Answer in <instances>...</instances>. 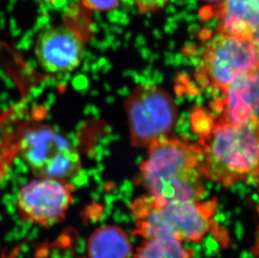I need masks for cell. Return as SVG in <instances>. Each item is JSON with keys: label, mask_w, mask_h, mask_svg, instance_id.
<instances>
[{"label": "cell", "mask_w": 259, "mask_h": 258, "mask_svg": "<svg viewBox=\"0 0 259 258\" xmlns=\"http://www.w3.org/2000/svg\"><path fill=\"white\" fill-rule=\"evenodd\" d=\"M20 153L37 177L66 181L81 170L77 149L68 139L49 127L28 130L20 141Z\"/></svg>", "instance_id": "obj_6"}, {"label": "cell", "mask_w": 259, "mask_h": 258, "mask_svg": "<svg viewBox=\"0 0 259 258\" xmlns=\"http://www.w3.org/2000/svg\"><path fill=\"white\" fill-rule=\"evenodd\" d=\"M259 66V38L218 33L203 52L200 77L223 93L235 80Z\"/></svg>", "instance_id": "obj_4"}, {"label": "cell", "mask_w": 259, "mask_h": 258, "mask_svg": "<svg viewBox=\"0 0 259 258\" xmlns=\"http://www.w3.org/2000/svg\"><path fill=\"white\" fill-rule=\"evenodd\" d=\"M197 144L205 180L230 188L259 185V127L204 117Z\"/></svg>", "instance_id": "obj_1"}, {"label": "cell", "mask_w": 259, "mask_h": 258, "mask_svg": "<svg viewBox=\"0 0 259 258\" xmlns=\"http://www.w3.org/2000/svg\"><path fill=\"white\" fill-rule=\"evenodd\" d=\"M34 56L43 70L52 74L72 72L81 66L84 40L76 29L57 25L43 29L34 44Z\"/></svg>", "instance_id": "obj_8"}, {"label": "cell", "mask_w": 259, "mask_h": 258, "mask_svg": "<svg viewBox=\"0 0 259 258\" xmlns=\"http://www.w3.org/2000/svg\"><path fill=\"white\" fill-rule=\"evenodd\" d=\"M147 148L140 181L148 195L165 200H203L206 180L198 144L167 135Z\"/></svg>", "instance_id": "obj_2"}, {"label": "cell", "mask_w": 259, "mask_h": 258, "mask_svg": "<svg viewBox=\"0 0 259 258\" xmlns=\"http://www.w3.org/2000/svg\"><path fill=\"white\" fill-rule=\"evenodd\" d=\"M140 13L155 12L166 6L171 0H132Z\"/></svg>", "instance_id": "obj_13"}, {"label": "cell", "mask_w": 259, "mask_h": 258, "mask_svg": "<svg viewBox=\"0 0 259 258\" xmlns=\"http://www.w3.org/2000/svg\"><path fill=\"white\" fill-rule=\"evenodd\" d=\"M65 182L38 177L23 185L16 202L25 221L47 227L61 222L73 200L71 187Z\"/></svg>", "instance_id": "obj_7"}, {"label": "cell", "mask_w": 259, "mask_h": 258, "mask_svg": "<svg viewBox=\"0 0 259 258\" xmlns=\"http://www.w3.org/2000/svg\"><path fill=\"white\" fill-rule=\"evenodd\" d=\"M215 109L222 121L259 127V66L223 91Z\"/></svg>", "instance_id": "obj_9"}, {"label": "cell", "mask_w": 259, "mask_h": 258, "mask_svg": "<svg viewBox=\"0 0 259 258\" xmlns=\"http://www.w3.org/2000/svg\"><path fill=\"white\" fill-rule=\"evenodd\" d=\"M203 1H205V2L211 3V4H215V5H218V4L222 2V1H223V0H203Z\"/></svg>", "instance_id": "obj_15"}, {"label": "cell", "mask_w": 259, "mask_h": 258, "mask_svg": "<svg viewBox=\"0 0 259 258\" xmlns=\"http://www.w3.org/2000/svg\"><path fill=\"white\" fill-rule=\"evenodd\" d=\"M130 138L136 148H145L169 135L176 123L177 107L170 94L154 84H143L125 101Z\"/></svg>", "instance_id": "obj_5"}, {"label": "cell", "mask_w": 259, "mask_h": 258, "mask_svg": "<svg viewBox=\"0 0 259 258\" xmlns=\"http://www.w3.org/2000/svg\"><path fill=\"white\" fill-rule=\"evenodd\" d=\"M88 252L90 258H130L132 245L123 230L108 226L92 235L88 241Z\"/></svg>", "instance_id": "obj_11"}, {"label": "cell", "mask_w": 259, "mask_h": 258, "mask_svg": "<svg viewBox=\"0 0 259 258\" xmlns=\"http://www.w3.org/2000/svg\"><path fill=\"white\" fill-rule=\"evenodd\" d=\"M217 198L198 201L165 200L142 195L131 206L135 233L144 240L169 237L198 243L215 231Z\"/></svg>", "instance_id": "obj_3"}, {"label": "cell", "mask_w": 259, "mask_h": 258, "mask_svg": "<svg viewBox=\"0 0 259 258\" xmlns=\"http://www.w3.org/2000/svg\"><path fill=\"white\" fill-rule=\"evenodd\" d=\"M215 15L218 33L245 38L259 33V0H223Z\"/></svg>", "instance_id": "obj_10"}, {"label": "cell", "mask_w": 259, "mask_h": 258, "mask_svg": "<svg viewBox=\"0 0 259 258\" xmlns=\"http://www.w3.org/2000/svg\"><path fill=\"white\" fill-rule=\"evenodd\" d=\"M194 252L183 242L169 237L144 240L134 254V258H193Z\"/></svg>", "instance_id": "obj_12"}, {"label": "cell", "mask_w": 259, "mask_h": 258, "mask_svg": "<svg viewBox=\"0 0 259 258\" xmlns=\"http://www.w3.org/2000/svg\"><path fill=\"white\" fill-rule=\"evenodd\" d=\"M120 0H81V4L88 10L94 11H108L113 10Z\"/></svg>", "instance_id": "obj_14"}]
</instances>
